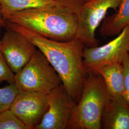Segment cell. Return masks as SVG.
<instances>
[{
    "label": "cell",
    "instance_id": "obj_1",
    "mask_svg": "<svg viewBox=\"0 0 129 129\" xmlns=\"http://www.w3.org/2000/svg\"><path fill=\"white\" fill-rule=\"evenodd\" d=\"M5 28L22 34L41 51L58 74L69 96L77 103L86 76L83 67V52L85 46L83 42L76 37L68 41L49 39L7 21Z\"/></svg>",
    "mask_w": 129,
    "mask_h": 129
},
{
    "label": "cell",
    "instance_id": "obj_2",
    "mask_svg": "<svg viewBox=\"0 0 129 129\" xmlns=\"http://www.w3.org/2000/svg\"><path fill=\"white\" fill-rule=\"evenodd\" d=\"M5 19L56 41H68L76 37V14L60 5L24 10Z\"/></svg>",
    "mask_w": 129,
    "mask_h": 129
},
{
    "label": "cell",
    "instance_id": "obj_3",
    "mask_svg": "<svg viewBox=\"0 0 129 129\" xmlns=\"http://www.w3.org/2000/svg\"><path fill=\"white\" fill-rule=\"evenodd\" d=\"M111 98L100 74H86L81 97L69 119V129H101L103 111Z\"/></svg>",
    "mask_w": 129,
    "mask_h": 129
},
{
    "label": "cell",
    "instance_id": "obj_4",
    "mask_svg": "<svg viewBox=\"0 0 129 129\" xmlns=\"http://www.w3.org/2000/svg\"><path fill=\"white\" fill-rule=\"evenodd\" d=\"M14 83L19 91L46 94L62 83L55 69L38 48L27 63L15 74Z\"/></svg>",
    "mask_w": 129,
    "mask_h": 129
},
{
    "label": "cell",
    "instance_id": "obj_5",
    "mask_svg": "<svg viewBox=\"0 0 129 129\" xmlns=\"http://www.w3.org/2000/svg\"><path fill=\"white\" fill-rule=\"evenodd\" d=\"M121 0H89L76 13L77 27L76 37L85 46L96 47L99 42L95 33L110 9L118 7Z\"/></svg>",
    "mask_w": 129,
    "mask_h": 129
},
{
    "label": "cell",
    "instance_id": "obj_6",
    "mask_svg": "<svg viewBox=\"0 0 129 129\" xmlns=\"http://www.w3.org/2000/svg\"><path fill=\"white\" fill-rule=\"evenodd\" d=\"M129 53V25L113 40L102 46H85L83 64L86 74L106 64L121 63Z\"/></svg>",
    "mask_w": 129,
    "mask_h": 129
},
{
    "label": "cell",
    "instance_id": "obj_7",
    "mask_svg": "<svg viewBox=\"0 0 129 129\" xmlns=\"http://www.w3.org/2000/svg\"><path fill=\"white\" fill-rule=\"evenodd\" d=\"M48 108L35 129L68 128L73 109L77 104L61 84L47 94Z\"/></svg>",
    "mask_w": 129,
    "mask_h": 129
},
{
    "label": "cell",
    "instance_id": "obj_8",
    "mask_svg": "<svg viewBox=\"0 0 129 129\" xmlns=\"http://www.w3.org/2000/svg\"><path fill=\"white\" fill-rule=\"evenodd\" d=\"M5 29L6 31L1 40L0 51L15 74L27 63L37 48L22 34Z\"/></svg>",
    "mask_w": 129,
    "mask_h": 129
},
{
    "label": "cell",
    "instance_id": "obj_9",
    "mask_svg": "<svg viewBox=\"0 0 129 129\" xmlns=\"http://www.w3.org/2000/svg\"><path fill=\"white\" fill-rule=\"evenodd\" d=\"M47 108V94L19 91L10 109L29 129H32L40 122Z\"/></svg>",
    "mask_w": 129,
    "mask_h": 129
},
{
    "label": "cell",
    "instance_id": "obj_10",
    "mask_svg": "<svg viewBox=\"0 0 129 129\" xmlns=\"http://www.w3.org/2000/svg\"><path fill=\"white\" fill-rule=\"evenodd\" d=\"M102 129H129V105L123 97H111L103 111Z\"/></svg>",
    "mask_w": 129,
    "mask_h": 129
},
{
    "label": "cell",
    "instance_id": "obj_11",
    "mask_svg": "<svg viewBox=\"0 0 129 129\" xmlns=\"http://www.w3.org/2000/svg\"><path fill=\"white\" fill-rule=\"evenodd\" d=\"M91 72L102 76L111 97H123L124 71L121 62L104 65Z\"/></svg>",
    "mask_w": 129,
    "mask_h": 129
},
{
    "label": "cell",
    "instance_id": "obj_12",
    "mask_svg": "<svg viewBox=\"0 0 129 129\" xmlns=\"http://www.w3.org/2000/svg\"><path fill=\"white\" fill-rule=\"evenodd\" d=\"M119 8L115 14L105 19L100 32L104 37L118 35L129 25V0H121Z\"/></svg>",
    "mask_w": 129,
    "mask_h": 129
},
{
    "label": "cell",
    "instance_id": "obj_13",
    "mask_svg": "<svg viewBox=\"0 0 129 129\" xmlns=\"http://www.w3.org/2000/svg\"><path fill=\"white\" fill-rule=\"evenodd\" d=\"M60 5L58 0H0L4 18L13 14L41 7Z\"/></svg>",
    "mask_w": 129,
    "mask_h": 129
},
{
    "label": "cell",
    "instance_id": "obj_14",
    "mask_svg": "<svg viewBox=\"0 0 129 129\" xmlns=\"http://www.w3.org/2000/svg\"><path fill=\"white\" fill-rule=\"evenodd\" d=\"M19 90L14 82L0 88V113L10 109Z\"/></svg>",
    "mask_w": 129,
    "mask_h": 129
},
{
    "label": "cell",
    "instance_id": "obj_15",
    "mask_svg": "<svg viewBox=\"0 0 129 129\" xmlns=\"http://www.w3.org/2000/svg\"><path fill=\"white\" fill-rule=\"evenodd\" d=\"M0 129H29L10 110L0 113Z\"/></svg>",
    "mask_w": 129,
    "mask_h": 129
},
{
    "label": "cell",
    "instance_id": "obj_16",
    "mask_svg": "<svg viewBox=\"0 0 129 129\" xmlns=\"http://www.w3.org/2000/svg\"><path fill=\"white\" fill-rule=\"evenodd\" d=\"M15 74L10 69L2 53L0 51V83L6 81L8 83L14 82Z\"/></svg>",
    "mask_w": 129,
    "mask_h": 129
},
{
    "label": "cell",
    "instance_id": "obj_17",
    "mask_svg": "<svg viewBox=\"0 0 129 129\" xmlns=\"http://www.w3.org/2000/svg\"><path fill=\"white\" fill-rule=\"evenodd\" d=\"M124 71L123 98L129 105V53L125 55L121 61Z\"/></svg>",
    "mask_w": 129,
    "mask_h": 129
},
{
    "label": "cell",
    "instance_id": "obj_18",
    "mask_svg": "<svg viewBox=\"0 0 129 129\" xmlns=\"http://www.w3.org/2000/svg\"><path fill=\"white\" fill-rule=\"evenodd\" d=\"M89 0H58L62 7L76 14L78 9Z\"/></svg>",
    "mask_w": 129,
    "mask_h": 129
},
{
    "label": "cell",
    "instance_id": "obj_19",
    "mask_svg": "<svg viewBox=\"0 0 129 129\" xmlns=\"http://www.w3.org/2000/svg\"><path fill=\"white\" fill-rule=\"evenodd\" d=\"M6 27V21L5 20L2 13V8L0 5V42L1 40V31L3 28H5Z\"/></svg>",
    "mask_w": 129,
    "mask_h": 129
}]
</instances>
